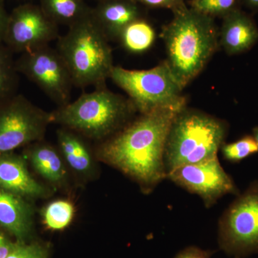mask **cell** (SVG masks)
Returning <instances> with one entry per match:
<instances>
[{
  "mask_svg": "<svg viewBox=\"0 0 258 258\" xmlns=\"http://www.w3.org/2000/svg\"><path fill=\"white\" fill-rule=\"evenodd\" d=\"M181 111L159 110L142 114L105 139L97 150L98 159L132 178L149 192L166 179V139L173 120Z\"/></svg>",
  "mask_w": 258,
  "mask_h": 258,
  "instance_id": "cell-1",
  "label": "cell"
},
{
  "mask_svg": "<svg viewBox=\"0 0 258 258\" xmlns=\"http://www.w3.org/2000/svg\"><path fill=\"white\" fill-rule=\"evenodd\" d=\"M172 21L164 28L167 62L183 88L210 60L217 46V35L210 15L182 6L174 10Z\"/></svg>",
  "mask_w": 258,
  "mask_h": 258,
  "instance_id": "cell-2",
  "label": "cell"
},
{
  "mask_svg": "<svg viewBox=\"0 0 258 258\" xmlns=\"http://www.w3.org/2000/svg\"><path fill=\"white\" fill-rule=\"evenodd\" d=\"M56 50L63 59L75 86H103L113 68L108 39L93 15L70 27L57 38Z\"/></svg>",
  "mask_w": 258,
  "mask_h": 258,
  "instance_id": "cell-3",
  "label": "cell"
},
{
  "mask_svg": "<svg viewBox=\"0 0 258 258\" xmlns=\"http://www.w3.org/2000/svg\"><path fill=\"white\" fill-rule=\"evenodd\" d=\"M134 108L131 102L102 86L52 112V123L84 138L103 140L127 125Z\"/></svg>",
  "mask_w": 258,
  "mask_h": 258,
  "instance_id": "cell-4",
  "label": "cell"
},
{
  "mask_svg": "<svg viewBox=\"0 0 258 258\" xmlns=\"http://www.w3.org/2000/svg\"><path fill=\"white\" fill-rule=\"evenodd\" d=\"M227 128L211 115L183 108L169 129L164 152L166 174L180 166L217 157Z\"/></svg>",
  "mask_w": 258,
  "mask_h": 258,
  "instance_id": "cell-5",
  "label": "cell"
},
{
  "mask_svg": "<svg viewBox=\"0 0 258 258\" xmlns=\"http://www.w3.org/2000/svg\"><path fill=\"white\" fill-rule=\"evenodd\" d=\"M109 78L128 94L134 108L142 114L184 108L183 88L166 62L144 71L113 66Z\"/></svg>",
  "mask_w": 258,
  "mask_h": 258,
  "instance_id": "cell-6",
  "label": "cell"
},
{
  "mask_svg": "<svg viewBox=\"0 0 258 258\" xmlns=\"http://www.w3.org/2000/svg\"><path fill=\"white\" fill-rule=\"evenodd\" d=\"M218 242L235 257L258 253V180L237 195L220 217Z\"/></svg>",
  "mask_w": 258,
  "mask_h": 258,
  "instance_id": "cell-7",
  "label": "cell"
},
{
  "mask_svg": "<svg viewBox=\"0 0 258 258\" xmlns=\"http://www.w3.org/2000/svg\"><path fill=\"white\" fill-rule=\"evenodd\" d=\"M50 123L51 113L22 95L0 102V153L15 152L42 140Z\"/></svg>",
  "mask_w": 258,
  "mask_h": 258,
  "instance_id": "cell-8",
  "label": "cell"
},
{
  "mask_svg": "<svg viewBox=\"0 0 258 258\" xmlns=\"http://www.w3.org/2000/svg\"><path fill=\"white\" fill-rule=\"evenodd\" d=\"M15 68L59 107L70 103L74 82L66 62L56 49L47 45L21 54L15 61Z\"/></svg>",
  "mask_w": 258,
  "mask_h": 258,
  "instance_id": "cell-9",
  "label": "cell"
},
{
  "mask_svg": "<svg viewBox=\"0 0 258 258\" xmlns=\"http://www.w3.org/2000/svg\"><path fill=\"white\" fill-rule=\"evenodd\" d=\"M166 178L189 192L198 195L208 208L226 195H239L235 183L222 168L218 157L180 166L167 173Z\"/></svg>",
  "mask_w": 258,
  "mask_h": 258,
  "instance_id": "cell-10",
  "label": "cell"
},
{
  "mask_svg": "<svg viewBox=\"0 0 258 258\" xmlns=\"http://www.w3.org/2000/svg\"><path fill=\"white\" fill-rule=\"evenodd\" d=\"M54 23L36 7H20L8 18L3 44L13 53L20 54L45 46L57 39Z\"/></svg>",
  "mask_w": 258,
  "mask_h": 258,
  "instance_id": "cell-11",
  "label": "cell"
},
{
  "mask_svg": "<svg viewBox=\"0 0 258 258\" xmlns=\"http://www.w3.org/2000/svg\"><path fill=\"white\" fill-rule=\"evenodd\" d=\"M28 166L23 155L0 153V189L28 200L50 197L52 190L37 181Z\"/></svg>",
  "mask_w": 258,
  "mask_h": 258,
  "instance_id": "cell-12",
  "label": "cell"
},
{
  "mask_svg": "<svg viewBox=\"0 0 258 258\" xmlns=\"http://www.w3.org/2000/svg\"><path fill=\"white\" fill-rule=\"evenodd\" d=\"M30 200L0 189V229L17 242L31 240L35 210Z\"/></svg>",
  "mask_w": 258,
  "mask_h": 258,
  "instance_id": "cell-13",
  "label": "cell"
},
{
  "mask_svg": "<svg viewBox=\"0 0 258 258\" xmlns=\"http://www.w3.org/2000/svg\"><path fill=\"white\" fill-rule=\"evenodd\" d=\"M24 157L32 169L55 187L67 184V165L58 149L42 141L27 146Z\"/></svg>",
  "mask_w": 258,
  "mask_h": 258,
  "instance_id": "cell-14",
  "label": "cell"
},
{
  "mask_svg": "<svg viewBox=\"0 0 258 258\" xmlns=\"http://www.w3.org/2000/svg\"><path fill=\"white\" fill-rule=\"evenodd\" d=\"M84 137L80 134L61 128L57 131L58 150L66 165L76 175L89 179L96 173V164Z\"/></svg>",
  "mask_w": 258,
  "mask_h": 258,
  "instance_id": "cell-15",
  "label": "cell"
},
{
  "mask_svg": "<svg viewBox=\"0 0 258 258\" xmlns=\"http://www.w3.org/2000/svg\"><path fill=\"white\" fill-rule=\"evenodd\" d=\"M258 31L252 20L237 10L226 15L221 30V43L230 55L250 48L257 41Z\"/></svg>",
  "mask_w": 258,
  "mask_h": 258,
  "instance_id": "cell-16",
  "label": "cell"
},
{
  "mask_svg": "<svg viewBox=\"0 0 258 258\" xmlns=\"http://www.w3.org/2000/svg\"><path fill=\"white\" fill-rule=\"evenodd\" d=\"M93 17L107 38H119L124 28L138 20L139 10L136 5L127 2H108L102 5Z\"/></svg>",
  "mask_w": 258,
  "mask_h": 258,
  "instance_id": "cell-17",
  "label": "cell"
},
{
  "mask_svg": "<svg viewBox=\"0 0 258 258\" xmlns=\"http://www.w3.org/2000/svg\"><path fill=\"white\" fill-rule=\"evenodd\" d=\"M44 12L53 21L76 25L91 15L81 0H43Z\"/></svg>",
  "mask_w": 258,
  "mask_h": 258,
  "instance_id": "cell-18",
  "label": "cell"
},
{
  "mask_svg": "<svg viewBox=\"0 0 258 258\" xmlns=\"http://www.w3.org/2000/svg\"><path fill=\"white\" fill-rule=\"evenodd\" d=\"M155 39L154 28L139 19L125 28L119 36L122 45L132 53H142L149 50Z\"/></svg>",
  "mask_w": 258,
  "mask_h": 258,
  "instance_id": "cell-19",
  "label": "cell"
},
{
  "mask_svg": "<svg viewBox=\"0 0 258 258\" xmlns=\"http://www.w3.org/2000/svg\"><path fill=\"white\" fill-rule=\"evenodd\" d=\"M75 212L74 204L69 200H54L42 209V223L50 230H64L74 220Z\"/></svg>",
  "mask_w": 258,
  "mask_h": 258,
  "instance_id": "cell-20",
  "label": "cell"
},
{
  "mask_svg": "<svg viewBox=\"0 0 258 258\" xmlns=\"http://www.w3.org/2000/svg\"><path fill=\"white\" fill-rule=\"evenodd\" d=\"M18 74L13 52L4 44L0 45V102L14 95Z\"/></svg>",
  "mask_w": 258,
  "mask_h": 258,
  "instance_id": "cell-21",
  "label": "cell"
},
{
  "mask_svg": "<svg viewBox=\"0 0 258 258\" xmlns=\"http://www.w3.org/2000/svg\"><path fill=\"white\" fill-rule=\"evenodd\" d=\"M222 156L226 160L237 163L258 152V146L252 136H245L237 142L223 144Z\"/></svg>",
  "mask_w": 258,
  "mask_h": 258,
  "instance_id": "cell-22",
  "label": "cell"
},
{
  "mask_svg": "<svg viewBox=\"0 0 258 258\" xmlns=\"http://www.w3.org/2000/svg\"><path fill=\"white\" fill-rule=\"evenodd\" d=\"M50 249V246L45 242L16 241L14 248L6 258H49Z\"/></svg>",
  "mask_w": 258,
  "mask_h": 258,
  "instance_id": "cell-23",
  "label": "cell"
},
{
  "mask_svg": "<svg viewBox=\"0 0 258 258\" xmlns=\"http://www.w3.org/2000/svg\"><path fill=\"white\" fill-rule=\"evenodd\" d=\"M236 0H193L192 8L203 14L227 15L233 10Z\"/></svg>",
  "mask_w": 258,
  "mask_h": 258,
  "instance_id": "cell-24",
  "label": "cell"
},
{
  "mask_svg": "<svg viewBox=\"0 0 258 258\" xmlns=\"http://www.w3.org/2000/svg\"><path fill=\"white\" fill-rule=\"evenodd\" d=\"M212 254L211 251L191 246L180 251L174 258H211Z\"/></svg>",
  "mask_w": 258,
  "mask_h": 258,
  "instance_id": "cell-25",
  "label": "cell"
},
{
  "mask_svg": "<svg viewBox=\"0 0 258 258\" xmlns=\"http://www.w3.org/2000/svg\"><path fill=\"white\" fill-rule=\"evenodd\" d=\"M16 241L0 229V258H6L14 248Z\"/></svg>",
  "mask_w": 258,
  "mask_h": 258,
  "instance_id": "cell-26",
  "label": "cell"
},
{
  "mask_svg": "<svg viewBox=\"0 0 258 258\" xmlns=\"http://www.w3.org/2000/svg\"><path fill=\"white\" fill-rule=\"evenodd\" d=\"M148 5V6L158 7V8H171L174 10L183 6L181 0H137Z\"/></svg>",
  "mask_w": 258,
  "mask_h": 258,
  "instance_id": "cell-27",
  "label": "cell"
},
{
  "mask_svg": "<svg viewBox=\"0 0 258 258\" xmlns=\"http://www.w3.org/2000/svg\"><path fill=\"white\" fill-rule=\"evenodd\" d=\"M9 16L7 15L3 1L0 0V45L3 44V40Z\"/></svg>",
  "mask_w": 258,
  "mask_h": 258,
  "instance_id": "cell-28",
  "label": "cell"
},
{
  "mask_svg": "<svg viewBox=\"0 0 258 258\" xmlns=\"http://www.w3.org/2000/svg\"><path fill=\"white\" fill-rule=\"evenodd\" d=\"M252 137H254V140H255L256 143H257L258 146V127H255L253 129V136Z\"/></svg>",
  "mask_w": 258,
  "mask_h": 258,
  "instance_id": "cell-29",
  "label": "cell"
},
{
  "mask_svg": "<svg viewBox=\"0 0 258 258\" xmlns=\"http://www.w3.org/2000/svg\"><path fill=\"white\" fill-rule=\"evenodd\" d=\"M249 5L252 7H258V0H246Z\"/></svg>",
  "mask_w": 258,
  "mask_h": 258,
  "instance_id": "cell-30",
  "label": "cell"
},
{
  "mask_svg": "<svg viewBox=\"0 0 258 258\" xmlns=\"http://www.w3.org/2000/svg\"><path fill=\"white\" fill-rule=\"evenodd\" d=\"M235 258H240V257H235Z\"/></svg>",
  "mask_w": 258,
  "mask_h": 258,
  "instance_id": "cell-31",
  "label": "cell"
}]
</instances>
